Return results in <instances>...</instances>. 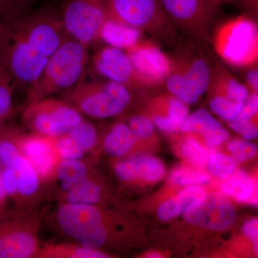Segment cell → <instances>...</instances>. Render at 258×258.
Instances as JSON below:
<instances>
[{"mask_svg":"<svg viewBox=\"0 0 258 258\" xmlns=\"http://www.w3.org/2000/svg\"><path fill=\"white\" fill-rule=\"evenodd\" d=\"M208 168L214 176L226 179L232 175L237 167L235 159L221 153H213L209 157Z\"/></svg>","mask_w":258,"mask_h":258,"instance_id":"obj_31","label":"cell"},{"mask_svg":"<svg viewBox=\"0 0 258 258\" xmlns=\"http://www.w3.org/2000/svg\"><path fill=\"white\" fill-rule=\"evenodd\" d=\"M88 60V47L71 37L68 39L48 57L40 78L27 90L25 106L77 84Z\"/></svg>","mask_w":258,"mask_h":258,"instance_id":"obj_2","label":"cell"},{"mask_svg":"<svg viewBox=\"0 0 258 258\" xmlns=\"http://www.w3.org/2000/svg\"><path fill=\"white\" fill-rule=\"evenodd\" d=\"M109 254L77 242L41 244L36 258H108Z\"/></svg>","mask_w":258,"mask_h":258,"instance_id":"obj_21","label":"cell"},{"mask_svg":"<svg viewBox=\"0 0 258 258\" xmlns=\"http://www.w3.org/2000/svg\"><path fill=\"white\" fill-rule=\"evenodd\" d=\"M128 124L137 139H144L151 137L154 132V123L145 115H134L128 118Z\"/></svg>","mask_w":258,"mask_h":258,"instance_id":"obj_37","label":"cell"},{"mask_svg":"<svg viewBox=\"0 0 258 258\" xmlns=\"http://www.w3.org/2000/svg\"><path fill=\"white\" fill-rule=\"evenodd\" d=\"M254 115L249 114L241 110L233 119L229 121L231 128L238 132L247 140H254L257 137V125L252 121Z\"/></svg>","mask_w":258,"mask_h":258,"instance_id":"obj_34","label":"cell"},{"mask_svg":"<svg viewBox=\"0 0 258 258\" xmlns=\"http://www.w3.org/2000/svg\"><path fill=\"white\" fill-rule=\"evenodd\" d=\"M221 127L220 121L206 108H202L188 115L180 131L184 133L200 134L205 137Z\"/></svg>","mask_w":258,"mask_h":258,"instance_id":"obj_25","label":"cell"},{"mask_svg":"<svg viewBox=\"0 0 258 258\" xmlns=\"http://www.w3.org/2000/svg\"><path fill=\"white\" fill-rule=\"evenodd\" d=\"M245 86L250 90L251 92L257 93L258 90V71L257 68H251L247 74L245 75Z\"/></svg>","mask_w":258,"mask_h":258,"instance_id":"obj_40","label":"cell"},{"mask_svg":"<svg viewBox=\"0 0 258 258\" xmlns=\"http://www.w3.org/2000/svg\"><path fill=\"white\" fill-rule=\"evenodd\" d=\"M208 90H212L214 95L227 97L233 101L241 102L245 101L249 93L245 85L236 79L217 62L214 63L212 67Z\"/></svg>","mask_w":258,"mask_h":258,"instance_id":"obj_20","label":"cell"},{"mask_svg":"<svg viewBox=\"0 0 258 258\" xmlns=\"http://www.w3.org/2000/svg\"><path fill=\"white\" fill-rule=\"evenodd\" d=\"M3 28H4V23H2V22L0 21V33L3 31Z\"/></svg>","mask_w":258,"mask_h":258,"instance_id":"obj_43","label":"cell"},{"mask_svg":"<svg viewBox=\"0 0 258 258\" xmlns=\"http://www.w3.org/2000/svg\"><path fill=\"white\" fill-rule=\"evenodd\" d=\"M227 149L238 161L249 160L254 157L257 152L256 144L242 139H232L227 144Z\"/></svg>","mask_w":258,"mask_h":258,"instance_id":"obj_36","label":"cell"},{"mask_svg":"<svg viewBox=\"0 0 258 258\" xmlns=\"http://www.w3.org/2000/svg\"><path fill=\"white\" fill-rule=\"evenodd\" d=\"M203 138L205 139V143L208 144L209 147H218L228 140L230 138V134L227 129L222 126Z\"/></svg>","mask_w":258,"mask_h":258,"instance_id":"obj_38","label":"cell"},{"mask_svg":"<svg viewBox=\"0 0 258 258\" xmlns=\"http://www.w3.org/2000/svg\"><path fill=\"white\" fill-rule=\"evenodd\" d=\"M13 89L10 76L0 69V125L5 124L13 114Z\"/></svg>","mask_w":258,"mask_h":258,"instance_id":"obj_30","label":"cell"},{"mask_svg":"<svg viewBox=\"0 0 258 258\" xmlns=\"http://www.w3.org/2000/svg\"><path fill=\"white\" fill-rule=\"evenodd\" d=\"M185 220L210 230L222 231L235 224L236 212L233 205L222 193H204L190 204L184 212Z\"/></svg>","mask_w":258,"mask_h":258,"instance_id":"obj_12","label":"cell"},{"mask_svg":"<svg viewBox=\"0 0 258 258\" xmlns=\"http://www.w3.org/2000/svg\"><path fill=\"white\" fill-rule=\"evenodd\" d=\"M113 170L115 175L121 181H157L163 177L165 169L158 158L142 155L118 161Z\"/></svg>","mask_w":258,"mask_h":258,"instance_id":"obj_17","label":"cell"},{"mask_svg":"<svg viewBox=\"0 0 258 258\" xmlns=\"http://www.w3.org/2000/svg\"><path fill=\"white\" fill-rule=\"evenodd\" d=\"M221 188L225 195L239 203H257V182L245 171H234Z\"/></svg>","mask_w":258,"mask_h":258,"instance_id":"obj_22","label":"cell"},{"mask_svg":"<svg viewBox=\"0 0 258 258\" xmlns=\"http://www.w3.org/2000/svg\"><path fill=\"white\" fill-rule=\"evenodd\" d=\"M66 133L86 154L91 152L98 143V134L96 126L84 118Z\"/></svg>","mask_w":258,"mask_h":258,"instance_id":"obj_27","label":"cell"},{"mask_svg":"<svg viewBox=\"0 0 258 258\" xmlns=\"http://www.w3.org/2000/svg\"><path fill=\"white\" fill-rule=\"evenodd\" d=\"M40 0H0V18L11 21L28 14Z\"/></svg>","mask_w":258,"mask_h":258,"instance_id":"obj_29","label":"cell"},{"mask_svg":"<svg viewBox=\"0 0 258 258\" xmlns=\"http://www.w3.org/2000/svg\"><path fill=\"white\" fill-rule=\"evenodd\" d=\"M47 59L5 22L0 33V69L10 76L13 87L28 89L40 78Z\"/></svg>","mask_w":258,"mask_h":258,"instance_id":"obj_6","label":"cell"},{"mask_svg":"<svg viewBox=\"0 0 258 258\" xmlns=\"http://www.w3.org/2000/svg\"><path fill=\"white\" fill-rule=\"evenodd\" d=\"M55 137L36 133L23 134L19 131L17 142L22 155L29 161L40 179L47 186L55 177L61 160L54 144Z\"/></svg>","mask_w":258,"mask_h":258,"instance_id":"obj_14","label":"cell"},{"mask_svg":"<svg viewBox=\"0 0 258 258\" xmlns=\"http://www.w3.org/2000/svg\"><path fill=\"white\" fill-rule=\"evenodd\" d=\"M83 119L72 105L50 97L25 106L22 117L24 125L32 132L50 137L66 134Z\"/></svg>","mask_w":258,"mask_h":258,"instance_id":"obj_9","label":"cell"},{"mask_svg":"<svg viewBox=\"0 0 258 258\" xmlns=\"http://www.w3.org/2000/svg\"><path fill=\"white\" fill-rule=\"evenodd\" d=\"M137 140L127 123L118 122L105 135L103 149L112 157H123L133 149Z\"/></svg>","mask_w":258,"mask_h":258,"instance_id":"obj_23","label":"cell"},{"mask_svg":"<svg viewBox=\"0 0 258 258\" xmlns=\"http://www.w3.org/2000/svg\"><path fill=\"white\" fill-rule=\"evenodd\" d=\"M144 32L110 17L102 25L99 38L109 46L126 50L143 38Z\"/></svg>","mask_w":258,"mask_h":258,"instance_id":"obj_19","label":"cell"},{"mask_svg":"<svg viewBox=\"0 0 258 258\" xmlns=\"http://www.w3.org/2000/svg\"><path fill=\"white\" fill-rule=\"evenodd\" d=\"M181 154L186 161L197 167H203L208 164L210 154L198 141L189 138L181 147Z\"/></svg>","mask_w":258,"mask_h":258,"instance_id":"obj_32","label":"cell"},{"mask_svg":"<svg viewBox=\"0 0 258 258\" xmlns=\"http://www.w3.org/2000/svg\"><path fill=\"white\" fill-rule=\"evenodd\" d=\"M242 231L245 237L253 242L256 253L257 254L258 220L257 218L251 219L244 224Z\"/></svg>","mask_w":258,"mask_h":258,"instance_id":"obj_39","label":"cell"},{"mask_svg":"<svg viewBox=\"0 0 258 258\" xmlns=\"http://www.w3.org/2000/svg\"><path fill=\"white\" fill-rule=\"evenodd\" d=\"M108 17L103 0H66L60 18L69 36L88 47L99 39Z\"/></svg>","mask_w":258,"mask_h":258,"instance_id":"obj_11","label":"cell"},{"mask_svg":"<svg viewBox=\"0 0 258 258\" xmlns=\"http://www.w3.org/2000/svg\"><path fill=\"white\" fill-rule=\"evenodd\" d=\"M108 17L147 33L158 42L174 44L177 29L164 13L159 0H103Z\"/></svg>","mask_w":258,"mask_h":258,"instance_id":"obj_7","label":"cell"},{"mask_svg":"<svg viewBox=\"0 0 258 258\" xmlns=\"http://www.w3.org/2000/svg\"><path fill=\"white\" fill-rule=\"evenodd\" d=\"M7 23L24 40L47 57L68 39L71 38L62 26L60 17L50 12H30Z\"/></svg>","mask_w":258,"mask_h":258,"instance_id":"obj_10","label":"cell"},{"mask_svg":"<svg viewBox=\"0 0 258 258\" xmlns=\"http://www.w3.org/2000/svg\"><path fill=\"white\" fill-rule=\"evenodd\" d=\"M1 164H0V212L5 210L6 207L7 201H8V197L5 192L4 186H3V176H2Z\"/></svg>","mask_w":258,"mask_h":258,"instance_id":"obj_41","label":"cell"},{"mask_svg":"<svg viewBox=\"0 0 258 258\" xmlns=\"http://www.w3.org/2000/svg\"><path fill=\"white\" fill-rule=\"evenodd\" d=\"M47 207L0 212V258H36Z\"/></svg>","mask_w":258,"mask_h":258,"instance_id":"obj_3","label":"cell"},{"mask_svg":"<svg viewBox=\"0 0 258 258\" xmlns=\"http://www.w3.org/2000/svg\"><path fill=\"white\" fill-rule=\"evenodd\" d=\"M244 102L233 101L227 97L214 95L209 102V106L217 116L229 122L240 113L243 108Z\"/></svg>","mask_w":258,"mask_h":258,"instance_id":"obj_28","label":"cell"},{"mask_svg":"<svg viewBox=\"0 0 258 258\" xmlns=\"http://www.w3.org/2000/svg\"><path fill=\"white\" fill-rule=\"evenodd\" d=\"M92 171L91 166L83 159H61L56 169L55 179L48 188L55 184L57 186L49 189V198L54 200L59 194L86 179Z\"/></svg>","mask_w":258,"mask_h":258,"instance_id":"obj_18","label":"cell"},{"mask_svg":"<svg viewBox=\"0 0 258 258\" xmlns=\"http://www.w3.org/2000/svg\"><path fill=\"white\" fill-rule=\"evenodd\" d=\"M18 129L0 125V164L3 167L13 166L15 159L21 154L17 142Z\"/></svg>","mask_w":258,"mask_h":258,"instance_id":"obj_26","label":"cell"},{"mask_svg":"<svg viewBox=\"0 0 258 258\" xmlns=\"http://www.w3.org/2000/svg\"><path fill=\"white\" fill-rule=\"evenodd\" d=\"M146 257L151 258H159L162 257V255L159 253H158L157 252H152L151 253L148 254L147 255H146Z\"/></svg>","mask_w":258,"mask_h":258,"instance_id":"obj_42","label":"cell"},{"mask_svg":"<svg viewBox=\"0 0 258 258\" xmlns=\"http://www.w3.org/2000/svg\"><path fill=\"white\" fill-rule=\"evenodd\" d=\"M203 188L190 186L180 191L175 197L164 202L158 209V217L162 220H169L184 212L185 209L202 196Z\"/></svg>","mask_w":258,"mask_h":258,"instance_id":"obj_24","label":"cell"},{"mask_svg":"<svg viewBox=\"0 0 258 258\" xmlns=\"http://www.w3.org/2000/svg\"><path fill=\"white\" fill-rule=\"evenodd\" d=\"M215 1H216L217 3H221V2L229 1V0H215Z\"/></svg>","mask_w":258,"mask_h":258,"instance_id":"obj_44","label":"cell"},{"mask_svg":"<svg viewBox=\"0 0 258 258\" xmlns=\"http://www.w3.org/2000/svg\"><path fill=\"white\" fill-rule=\"evenodd\" d=\"M161 8L177 30L196 41L211 43L212 29L220 7L215 0H159Z\"/></svg>","mask_w":258,"mask_h":258,"instance_id":"obj_8","label":"cell"},{"mask_svg":"<svg viewBox=\"0 0 258 258\" xmlns=\"http://www.w3.org/2000/svg\"><path fill=\"white\" fill-rule=\"evenodd\" d=\"M210 176L206 173L189 168L181 167L174 169L171 174L170 181L173 184L181 186H193L208 182Z\"/></svg>","mask_w":258,"mask_h":258,"instance_id":"obj_33","label":"cell"},{"mask_svg":"<svg viewBox=\"0 0 258 258\" xmlns=\"http://www.w3.org/2000/svg\"><path fill=\"white\" fill-rule=\"evenodd\" d=\"M54 144L61 159H83L86 155L67 133L55 137Z\"/></svg>","mask_w":258,"mask_h":258,"instance_id":"obj_35","label":"cell"},{"mask_svg":"<svg viewBox=\"0 0 258 258\" xmlns=\"http://www.w3.org/2000/svg\"><path fill=\"white\" fill-rule=\"evenodd\" d=\"M13 167L18 174V195L14 203L19 210L41 208L49 198L48 186L22 154L15 159Z\"/></svg>","mask_w":258,"mask_h":258,"instance_id":"obj_16","label":"cell"},{"mask_svg":"<svg viewBox=\"0 0 258 258\" xmlns=\"http://www.w3.org/2000/svg\"><path fill=\"white\" fill-rule=\"evenodd\" d=\"M62 99L74 106L81 114L94 118H112L121 114L132 100V90L114 81H80L62 91Z\"/></svg>","mask_w":258,"mask_h":258,"instance_id":"obj_4","label":"cell"},{"mask_svg":"<svg viewBox=\"0 0 258 258\" xmlns=\"http://www.w3.org/2000/svg\"><path fill=\"white\" fill-rule=\"evenodd\" d=\"M186 37L174 43L171 72L164 83L170 94L191 105L208 91L214 63L205 44Z\"/></svg>","mask_w":258,"mask_h":258,"instance_id":"obj_1","label":"cell"},{"mask_svg":"<svg viewBox=\"0 0 258 258\" xmlns=\"http://www.w3.org/2000/svg\"><path fill=\"white\" fill-rule=\"evenodd\" d=\"M93 67L98 74L109 81L124 85L129 89L147 87L136 72L125 50L107 45L96 52Z\"/></svg>","mask_w":258,"mask_h":258,"instance_id":"obj_15","label":"cell"},{"mask_svg":"<svg viewBox=\"0 0 258 258\" xmlns=\"http://www.w3.org/2000/svg\"><path fill=\"white\" fill-rule=\"evenodd\" d=\"M211 43L226 63L237 68H252L258 59V29L247 15L230 19L217 28Z\"/></svg>","mask_w":258,"mask_h":258,"instance_id":"obj_5","label":"cell"},{"mask_svg":"<svg viewBox=\"0 0 258 258\" xmlns=\"http://www.w3.org/2000/svg\"><path fill=\"white\" fill-rule=\"evenodd\" d=\"M125 51L136 72L147 87L164 84L170 74L172 64L170 56L161 50L157 42L142 38Z\"/></svg>","mask_w":258,"mask_h":258,"instance_id":"obj_13","label":"cell"}]
</instances>
